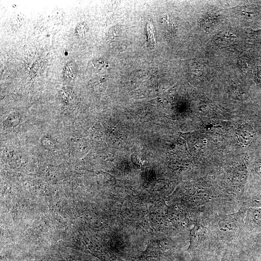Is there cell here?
Segmentation results:
<instances>
[{
    "label": "cell",
    "mask_w": 261,
    "mask_h": 261,
    "mask_svg": "<svg viewBox=\"0 0 261 261\" xmlns=\"http://www.w3.org/2000/svg\"><path fill=\"white\" fill-rule=\"evenodd\" d=\"M254 38L257 42L261 43V29L256 31H254L253 32Z\"/></svg>",
    "instance_id": "obj_7"
},
{
    "label": "cell",
    "mask_w": 261,
    "mask_h": 261,
    "mask_svg": "<svg viewBox=\"0 0 261 261\" xmlns=\"http://www.w3.org/2000/svg\"><path fill=\"white\" fill-rule=\"evenodd\" d=\"M254 170L258 174L261 176V159L258 160L255 163Z\"/></svg>",
    "instance_id": "obj_6"
},
{
    "label": "cell",
    "mask_w": 261,
    "mask_h": 261,
    "mask_svg": "<svg viewBox=\"0 0 261 261\" xmlns=\"http://www.w3.org/2000/svg\"><path fill=\"white\" fill-rule=\"evenodd\" d=\"M252 221L255 224L261 226V208H253L249 209Z\"/></svg>",
    "instance_id": "obj_3"
},
{
    "label": "cell",
    "mask_w": 261,
    "mask_h": 261,
    "mask_svg": "<svg viewBox=\"0 0 261 261\" xmlns=\"http://www.w3.org/2000/svg\"><path fill=\"white\" fill-rule=\"evenodd\" d=\"M118 28L114 27L110 29L108 32V38L110 40H113L118 37L119 30Z\"/></svg>",
    "instance_id": "obj_4"
},
{
    "label": "cell",
    "mask_w": 261,
    "mask_h": 261,
    "mask_svg": "<svg viewBox=\"0 0 261 261\" xmlns=\"http://www.w3.org/2000/svg\"><path fill=\"white\" fill-rule=\"evenodd\" d=\"M64 75L68 80H72L75 78L76 67L73 63L71 62L66 65L64 70Z\"/></svg>",
    "instance_id": "obj_2"
},
{
    "label": "cell",
    "mask_w": 261,
    "mask_h": 261,
    "mask_svg": "<svg viewBox=\"0 0 261 261\" xmlns=\"http://www.w3.org/2000/svg\"><path fill=\"white\" fill-rule=\"evenodd\" d=\"M238 138L240 143L247 145L253 143L256 138L255 130L251 125L246 124L238 130Z\"/></svg>",
    "instance_id": "obj_1"
},
{
    "label": "cell",
    "mask_w": 261,
    "mask_h": 261,
    "mask_svg": "<svg viewBox=\"0 0 261 261\" xmlns=\"http://www.w3.org/2000/svg\"><path fill=\"white\" fill-rule=\"evenodd\" d=\"M76 29L78 35L81 38L84 37L87 32L85 25L83 24L79 23L77 25Z\"/></svg>",
    "instance_id": "obj_5"
}]
</instances>
